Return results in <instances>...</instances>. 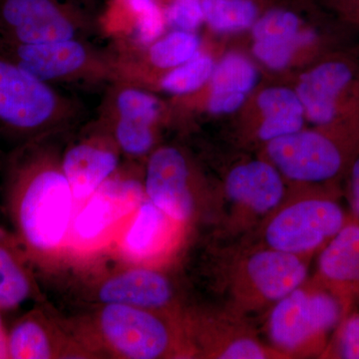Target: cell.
<instances>
[{
  "label": "cell",
  "instance_id": "cell-1",
  "mask_svg": "<svg viewBox=\"0 0 359 359\" xmlns=\"http://www.w3.org/2000/svg\"><path fill=\"white\" fill-rule=\"evenodd\" d=\"M50 135L18 144L0 168L4 205L32 263H43L65 252L77 204Z\"/></svg>",
  "mask_w": 359,
  "mask_h": 359
},
{
  "label": "cell",
  "instance_id": "cell-2",
  "mask_svg": "<svg viewBox=\"0 0 359 359\" xmlns=\"http://www.w3.org/2000/svg\"><path fill=\"white\" fill-rule=\"evenodd\" d=\"M209 252L216 306L252 321L309 278L311 259L269 249L249 238H219Z\"/></svg>",
  "mask_w": 359,
  "mask_h": 359
},
{
  "label": "cell",
  "instance_id": "cell-3",
  "mask_svg": "<svg viewBox=\"0 0 359 359\" xmlns=\"http://www.w3.org/2000/svg\"><path fill=\"white\" fill-rule=\"evenodd\" d=\"M85 113L79 100L37 79L0 51V134L18 144L65 134Z\"/></svg>",
  "mask_w": 359,
  "mask_h": 359
},
{
  "label": "cell",
  "instance_id": "cell-4",
  "mask_svg": "<svg viewBox=\"0 0 359 359\" xmlns=\"http://www.w3.org/2000/svg\"><path fill=\"white\" fill-rule=\"evenodd\" d=\"M344 313V297L316 278H309L264 316L266 341L283 359L321 355Z\"/></svg>",
  "mask_w": 359,
  "mask_h": 359
},
{
  "label": "cell",
  "instance_id": "cell-5",
  "mask_svg": "<svg viewBox=\"0 0 359 359\" xmlns=\"http://www.w3.org/2000/svg\"><path fill=\"white\" fill-rule=\"evenodd\" d=\"M347 222L339 203L318 186H290L285 200L245 238L269 249L311 259Z\"/></svg>",
  "mask_w": 359,
  "mask_h": 359
},
{
  "label": "cell",
  "instance_id": "cell-6",
  "mask_svg": "<svg viewBox=\"0 0 359 359\" xmlns=\"http://www.w3.org/2000/svg\"><path fill=\"white\" fill-rule=\"evenodd\" d=\"M184 314L104 304L94 320V334L116 358H195Z\"/></svg>",
  "mask_w": 359,
  "mask_h": 359
},
{
  "label": "cell",
  "instance_id": "cell-7",
  "mask_svg": "<svg viewBox=\"0 0 359 359\" xmlns=\"http://www.w3.org/2000/svg\"><path fill=\"white\" fill-rule=\"evenodd\" d=\"M146 198L184 226L208 215L217 221L219 190L212 191L183 148L157 146L146 158L143 177Z\"/></svg>",
  "mask_w": 359,
  "mask_h": 359
},
{
  "label": "cell",
  "instance_id": "cell-8",
  "mask_svg": "<svg viewBox=\"0 0 359 359\" xmlns=\"http://www.w3.org/2000/svg\"><path fill=\"white\" fill-rule=\"evenodd\" d=\"M290 185L266 158L238 163L219 190L221 238L250 235L287 197ZM216 221V222H217Z\"/></svg>",
  "mask_w": 359,
  "mask_h": 359
},
{
  "label": "cell",
  "instance_id": "cell-9",
  "mask_svg": "<svg viewBox=\"0 0 359 359\" xmlns=\"http://www.w3.org/2000/svg\"><path fill=\"white\" fill-rule=\"evenodd\" d=\"M0 51L45 83L102 84L119 81L115 52L100 48L87 39L41 44L0 41Z\"/></svg>",
  "mask_w": 359,
  "mask_h": 359
},
{
  "label": "cell",
  "instance_id": "cell-10",
  "mask_svg": "<svg viewBox=\"0 0 359 359\" xmlns=\"http://www.w3.org/2000/svg\"><path fill=\"white\" fill-rule=\"evenodd\" d=\"M171 108L150 90L126 82L108 84L96 121L114 139L122 155L146 159L158 146L160 128Z\"/></svg>",
  "mask_w": 359,
  "mask_h": 359
},
{
  "label": "cell",
  "instance_id": "cell-11",
  "mask_svg": "<svg viewBox=\"0 0 359 359\" xmlns=\"http://www.w3.org/2000/svg\"><path fill=\"white\" fill-rule=\"evenodd\" d=\"M96 33V15L79 0H0V41L41 44Z\"/></svg>",
  "mask_w": 359,
  "mask_h": 359
},
{
  "label": "cell",
  "instance_id": "cell-12",
  "mask_svg": "<svg viewBox=\"0 0 359 359\" xmlns=\"http://www.w3.org/2000/svg\"><path fill=\"white\" fill-rule=\"evenodd\" d=\"M337 129L299 130L264 146V157L290 186H318L337 178L348 161V145Z\"/></svg>",
  "mask_w": 359,
  "mask_h": 359
},
{
  "label": "cell",
  "instance_id": "cell-13",
  "mask_svg": "<svg viewBox=\"0 0 359 359\" xmlns=\"http://www.w3.org/2000/svg\"><path fill=\"white\" fill-rule=\"evenodd\" d=\"M145 199L143 180L119 173L118 170L89 199L78 205L68 249L87 254L114 243Z\"/></svg>",
  "mask_w": 359,
  "mask_h": 359
},
{
  "label": "cell",
  "instance_id": "cell-14",
  "mask_svg": "<svg viewBox=\"0 0 359 359\" xmlns=\"http://www.w3.org/2000/svg\"><path fill=\"white\" fill-rule=\"evenodd\" d=\"M184 320L195 358L283 359L254 327V321L219 306L186 309Z\"/></svg>",
  "mask_w": 359,
  "mask_h": 359
},
{
  "label": "cell",
  "instance_id": "cell-15",
  "mask_svg": "<svg viewBox=\"0 0 359 359\" xmlns=\"http://www.w3.org/2000/svg\"><path fill=\"white\" fill-rule=\"evenodd\" d=\"M121 155L109 132L96 120L68 144L61 154V167L77 207L117 173Z\"/></svg>",
  "mask_w": 359,
  "mask_h": 359
},
{
  "label": "cell",
  "instance_id": "cell-16",
  "mask_svg": "<svg viewBox=\"0 0 359 359\" xmlns=\"http://www.w3.org/2000/svg\"><path fill=\"white\" fill-rule=\"evenodd\" d=\"M185 228L146 198L123 226L114 243L127 263L156 268L178 250Z\"/></svg>",
  "mask_w": 359,
  "mask_h": 359
},
{
  "label": "cell",
  "instance_id": "cell-17",
  "mask_svg": "<svg viewBox=\"0 0 359 359\" xmlns=\"http://www.w3.org/2000/svg\"><path fill=\"white\" fill-rule=\"evenodd\" d=\"M95 295L102 306L124 304L170 314L185 311L175 283L167 273L154 266L120 269L97 285Z\"/></svg>",
  "mask_w": 359,
  "mask_h": 359
},
{
  "label": "cell",
  "instance_id": "cell-18",
  "mask_svg": "<svg viewBox=\"0 0 359 359\" xmlns=\"http://www.w3.org/2000/svg\"><path fill=\"white\" fill-rule=\"evenodd\" d=\"M96 25L97 33L109 39L116 51L147 46L167 26L160 0H109Z\"/></svg>",
  "mask_w": 359,
  "mask_h": 359
},
{
  "label": "cell",
  "instance_id": "cell-19",
  "mask_svg": "<svg viewBox=\"0 0 359 359\" xmlns=\"http://www.w3.org/2000/svg\"><path fill=\"white\" fill-rule=\"evenodd\" d=\"M202 42L195 32L174 29L141 48L116 51L119 81L146 88L156 78L192 59Z\"/></svg>",
  "mask_w": 359,
  "mask_h": 359
},
{
  "label": "cell",
  "instance_id": "cell-20",
  "mask_svg": "<svg viewBox=\"0 0 359 359\" xmlns=\"http://www.w3.org/2000/svg\"><path fill=\"white\" fill-rule=\"evenodd\" d=\"M355 79L353 65L330 59L304 73L297 92L306 119L318 128H337L341 104Z\"/></svg>",
  "mask_w": 359,
  "mask_h": 359
},
{
  "label": "cell",
  "instance_id": "cell-21",
  "mask_svg": "<svg viewBox=\"0 0 359 359\" xmlns=\"http://www.w3.org/2000/svg\"><path fill=\"white\" fill-rule=\"evenodd\" d=\"M256 67L242 54L230 53L216 65L208 90L201 89L192 95L177 97L176 101L193 103L202 101L212 114L235 112L245 103L248 94L257 83Z\"/></svg>",
  "mask_w": 359,
  "mask_h": 359
},
{
  "label": "cell",
  "instance_id": "cell-22",
  "mask_svg": "<svg viewBox=\"0 0 359 359\" xmlns=\"http://www.w3.org/2000/svg\"><path fill=\"white\" fill-rule=\"evenodd\" d=\"M316 280L342 297L359 290V221H348L318 252Z\"/></svg>",
  "mask_w": 359,
  "mask_h": 359
},
{
  "label": "cell",
  "instance_id": "cell-23",
  "mask_svg": "<svg viewBox=\"0 0 359 359\" xmlns=\"http://www.w3.org/2000/svg\"><path fill=\"white\" fill-rule=\"evenodd\" d=\"M37 297L32 261L14 233L0 228V311H14Z\"/></svg>",
  "mask_w": 359,
  "mask_h": 359
},
{
  "label": "cell",
  "instance_id": "cell-24",
  "mask_svg": "<svg viewBox=\"0 0 359 359\" xmlns=\"http://www.w3.org/2000/svg\"><path fill=\"white\" fill-rule=\"evenodd\" d=\"M7 358L50 359L62 355L63 340L41 309H32L6 332Z\"/></svg>",
  "mask_w": 359,
  "mask_h": 359
},
{
  "label": "cell",
  "instance_id": "cell-25",
  "mask_svg": "<svg viewBox=\"0 0 359 359\" xmlns=\"http://www.w3.org/2000/svg\"><path fill=\"white\" fill-rule=\"evenodd\" d=\"M257 105L261 120L256 137L262 143L294 134L304 127L306 114L295 90L269 87L259 94Z\"/></svg>",
  "mask_w": 359,
  "mask_h": 359
},
{
  "label": "cell",
  "instance_id": "cell-26",
  "mask_svg": "<svg viewBox=\"0 0 359 359\" xmlns=\"http://www.w3.org/2000/svg\"><path fill=\"white\" fill-rule=\"evenodd\" d=\"M215 67L214 58L200 51L190 60L156 78L144 89L159 90L176 98L192 95L204 88L211 79Z\"/></svg>",
  "mask_w": 359,
  "mask_h": 359
},
{
  "label": "cell",
  "instance_id": "cell-27",
  "mask_svg": "<svg viewBox=\"0 0 359 359\" xmlns=\"http://www.w3.org/2000/svg\"><path fill=\"white\" fill-rule=\"evenodd\" d=\"M204 22L214 32L231 33L252 27L261 15L259 0H201Z\"/></svg>",
  "mask_w": 359,
  "mask_h": 359
},
{
  "label": "cell",
  "instance_id": "cell-28",
  "mask_svg": "<svg viewBox=\"0 0 359 359\" xmlns=\"http://www.w3.org/2000/svg\"><path fill=\"white\" fill-rule=\"evenodd\" d=\"M302 20L290 9L276 7L259 15L252 26L254 42H282L297 39Z\"/></svg>",
  "mask_w": 359,
  "mask_h": 359
},
{
  "label": "cell",
  "instance_id": "cell-29",
  "mask_svg": "<svg viewBox=\"0 0 359 359\" xmlns=\"http://www.w3.org/2000/svg\"><path fill=\"white\" fill-rule=\"evenodd\" d=\"M313 40L311 30H302L297 39L282 42H255L252 52L263 65L273 70H282L292 62L295 52Z\"/></svg>",
  "mask_w": 359,
  "mask_h": 359
},
{
  "label": "cell",
  "instance_id": "cell-30",
  "mask_svg": "<svg viewBox=\"0 0 359 359\" xmlns=\"http://www.w3.org/2000/svg\"><path fill=\"white\" fill-rule=\"evenodd\" d=\"M164 13L167 25L176 30L195 32L204 22L201 0H170Z\"/></svg>",
  "mask_w": 359,
  "mask_h": 359
},
{
  "label": "cell",
  "instance_id": "cell-31",
  "mask_svg": "<svg viewBox=\"0 0 359 359\" xmlns=\"http://www.w3.org/2000/svg\"><path fill=\"white\" fill-rule=\"evenodd\" d=\"M330 354L337 358L359 359V313L351 314L340 321Z\"/></svg>",
  "mask_w": 359,
  "mask_h": 359
},
{
  "label": "cell",
  "instance_id": "cell-32",
  "mask_svg": "<svg viewBox=\"0 0 359 359\" xmlns=\"http://www.w3.org/2000/svg\"><path fill=\"white\" fill-rule=\"evenodd\" d=\"M348 197L354 216L359 221V151L353 156L349 169Z\"/></svg>",
  "mask_w": 359,
  "mask_h": 359
},
{
  "label": "cell",
  "instance_id": "cell-33",
  "mask_svg": "<svg viewBox=\"0 0 359 359\" xmlns=\"http://www.w3.org/2000/svg\"><path fill=\"white\" fill-rule=\"evenodd\" d=\"M332 11L349 20H359V0H320Z\"/></svg>",
  "mask_w": 359,
  "mask_h": 359
},
{
  "label": "cell",
  "instance_id": "cell-34",
  "mask_svg": "<svg viewBox=\"0 0 359 359\" xmlns=\"http://www.w3.org/2000/svg\"><path fill=\"white\" fill-rule=\"evenodd\" d=\"M6 334V330H4V318H2V311H0V337L2 335Z\"/></svg>",
  "mask_w": 359,
  "mask_h": 359
},
{
  "label": "cell",
  "instance_id": "cell-35",
  "mask_svg": "<svg viewBox=\"0 0 359 359\" xmlns=\"http://www.w3.org/2000/svg\"><path fill=\"white\" fill-rule=\"evenodd\" d=\"M0 136H1V134H0ZM4 155H2L1 150H0V166H1L2 161H4Z\"/></svg>",
  "mask_w": 359,
  "mask_h": 359
},
{
  "label": "cell",
  "instance_id": "cell-36",
  "mask_svg": "<svg viewBox=\"0 0 359 359\" xmlns=\"http://www.w3.org/2000/svg\"><path fill=\"white\" fill-rule=\"evenodd\" d=\"M86 1V4H88V6H91L92 4H93V0H85Z\"/></svg>",
  "mask_w": 359,
  "mask_h": 359
},
{
  "label": "cell",
  "instance_id": "cell-37",
  "mask_svg": "<svg viewBox=\"0 0 359 359\" xmlns=\"http://www.w3.org/2000/svg\"><path fill=\"white\" fill-rule=\"evenodd\" d=\"M79 1H81V2H82V4H85V6H87L86 2H85V1H84V0H79ZM88 7H89V6H88Z\"/></svg>",
  "mask_w": 359,
  "mask_h": 359
}]
</instances>
